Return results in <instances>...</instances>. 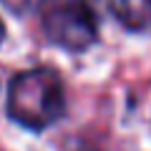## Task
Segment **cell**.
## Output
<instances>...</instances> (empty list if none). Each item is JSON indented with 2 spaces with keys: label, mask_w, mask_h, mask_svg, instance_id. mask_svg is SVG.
I'll use <instances>...</instances> for the list:
<instances>
[{
  "label": "cell",
  "mask_w": 151,
  "mask_h": 151,
  "mask_svg": "<svg viewBox=\"0 0 151 151\" xmlns=\"http://www.w3.org/2000/svg\"><path fill=\"white\" fill-rule=\"evenodd\" d=\"M63 81L53 68H30L18 73L8 88V113L20 126L43 131L63 116Z\"/></svg>",
  "instance_id": "6da1fadb"
},
{
  "label": "cell",
  "mask_w": 151,
  "mask_h": 151,
  "mask_svg": "<svg viewBox=\"0 0 151 151\" xmlns=\"http://www.w3.org/2000/svg\"><path fill=\"white\" fill-rule=\"evenodd\" d=\"M43 33L65 50H86L98 38V0H43Z\"/></svg>",
  "instance_id": "7a4b0ae2"
},
{
  "label": "cell",
  "mask_w": 151,
  "mask_h": 151,
  "mask_svg": "<svg viewBox=\"0 0 151 151\" xmlns=\"http://www.w3.org/2000/svg\"><path fill=\"white\" fill-rule=\"evenodd\" d=\"M108 8L121 25L129 30L151 28V0H108Z\"/></svg>",
  "instance_id": "3957f363"
},
{
  "label": "cell",
  "mask_w": 151,
  "mask_h": 151,
  "mask_svg": "<svg viewBox=\"0 0 151 151\" xmlns=\"http://www.w3.org/2000/svg\"><path fill=\"white\" fill-rule=\"evenodd\" d=\"M40 3H43V0H3V5H5L10 13H15V15H23V13L35 10Z\"/></svg>",
  "instance_id": "277c9868"
},
{
  "label": "cell",
  "mask_w": 151,
  "mask_h": 151,
  "mask_svg": "<svg viewBox=\"0 0 151 151\" xmlns=\"http://www.w3.org/2000/svg\"><path fill=\"white\" fill-rule=\"evenodd\" d=\"M5 38V28H3V20H0V40Z\"/></svg>",
  "instance_id": "5b68a950"
}]
</instances>
